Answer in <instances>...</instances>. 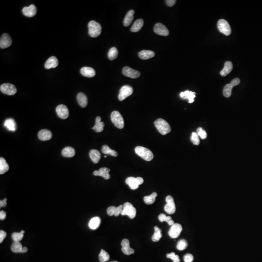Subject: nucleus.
<instances>
[{"label": "nucleus", "mask_w": 262, "mask_h": 262, "mask_svg": "<svg viewBox=\"0 0 262 262\" xmlns=\"http://www.w3.org/2000/svg\"><path fill=\"white\" fill-rule=\"evenodd\" d=\"M61 202L54 185L32 165L12 170L0 194V235L5 243H27L47 235L58 221Z\"/></svg>", "instance_id": "obj_1"}, {"label": "nucleus", "mask_w": 262, "mask_h": 262, "mask_svg": "<svg viewBox=\"0 0 262 262\" xmlns=\"http://www.w3.org/2000/svg\"><path fill=\"white\" fill-rule=\"evenodd\" d=\"M117 73L129 83L156 88L172 80L185 63V44L168 22H156L141 34H122L110 51Z\"/></svg>", "instance_id": "obj_2"}]
</instances>
